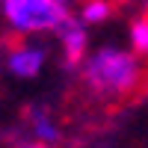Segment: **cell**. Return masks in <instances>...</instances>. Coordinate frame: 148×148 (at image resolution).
<instances>
[{"mask_svg": "<svg viewBox=\"0 0 148 148\" xmlns=\"http://www.w3.org/2000/svg\"><path fill=\"white\" fill-rule=\"evenodd\" d=\"M80 77L86 92H92L95 98L119 101L136 92V86L142 83V65L127 47L104 45L80 62Z\"/></svg>", "mask_w": 148, "mask_h": 148, "instance_id": "cell-1", "label": "cell"}, {"mask_svg": "<svg viewBox=\"0 0 148 148\" xmlns=\"http://www.w3.org/2000/svg\"><path fill=\"white\" fill-rule=\"evenodd\" d=\"M3 21L21 36L59 33V27L74 18L68 0H0Z\"/></svg>", "mask_w": 148, "mask_h": 148, "instance_id": "cell-2", "label": "cell"}, {"mask_svg": "<svg viewBox=\"0 0 148 148\" xmlns=\"http://www.w3.org/2000/svg\"><path fill=\"white\" fill-rule=\"evenodd\" d=\"M45 62H47V51L42 45H18V47H12L9 56H6V68L15 74L18 80L39 77Z\"/></svg>", "mask_w": 148, "mask_h": 148, "instance_id": "cell-3", "label": "cell"}, {"mask_svg": "<svg viewBox=\"0 0 148 148\" xmlns=\"http://www.w3.org/2000/svg\"><path fill=\"white\" fill-rule=\"evenodd\" d=\"M89 24H83L80 18H68L62 27H59V45H62V59L65 68H77L86 59V42H89V33H86Z\"/></svg>", "mask_w": 148, "mask_h": 148, "instance_id": "cell-4", "label": "cell"}, {"mask_svg": "<svg viewBox=\"0 0 148 148\" xmlns=\"http://www.w3.org/2000/svg\"><path fill=\"white\" fill-rule=\"evenodd\" d=\"M30 127H33L36 142L53 145V142L59 139V127H56V121L51 119V113H47L45 107H33V110H30Z\"/></svg>", "mask_w": 148, "mask_h": 148, "instance_id": "cell-5", "label": "cell"}, {"mask_svg": "<svg viewBox=\"0 0 148 148\" xmlns=\"http://www.w3.org/2000/svg\"><path fill=\"white\" fill-rule=\"evenodd\" d=\"M110 12H113V6L107 0H86L80 6V21L83 24H101L104 18H110Z\"/></svg>", "mask_w": 148, "mask_h": 148, "instance_id": "cell-6", "label": "cell"}, {"mask_svg": "<svg viewBox=\"0 0 148 148\" xmlns=\"http://www.w3.org/2000/svg\"><path fill=\"white\" fill-rule=\"evenodd\" d=\"M130 51L133 53H148V15L136 18L130 24Z\"/></svg>", "mask_w": 148, "mask_h": 148, "instance_id": "cell-7", "label": "cell"}, {"mask_svg": "<svg viewBox=\"0 0 148 148\" xmlns=\"http://www.w3.org/2000/svg\"><path fill=\"white\" fill-rule=\"evenodd\" d=\"M24 148H51L47 142H33V145H24Z\"/></svg>", "mask_w": 148, "mask_h": 148, "instance_id": "cell-8", "label": "cell"}]
</instances>
